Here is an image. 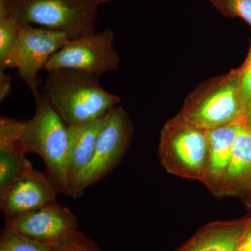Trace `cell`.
Returning <instances> with one entry per match:
<instances>
[{"mask_svg": "<svg viewBox=\"0 0 251 251\" xmlns=\"http://www.w3.org/2000/svg\"><path fill=\"white\" fill-rule=\"evenodd\" d=\"M99 75L69 69L48 72L42 94L67 126L108 115L121 99L104 90Z\"/></svg>", "mask_w": 251, "mask_h": 251, "instance_id": "1", "label": "cell"}, {"mask_svg": "<svg viewBox=\"0 0 251 251\" xmlns=\"http://www.w3.org/2000/svg\"><path fill=\"white\" fill-rule=\"evenodd\" d=\"M35 113L25 122L21 146L25 153H35L44 160L46 175L58 193L70 196L68 179V126L44 94L36 93Z\"/></svg>", "mask_w": 251, "mask_h": 251, "instance_id": "2", "label": "cell"}, {"mask_svg": "<svg viewBox=\"0 0 251 251\" xmlns=\"http://www.w3.org/2000/svg\"><path fill=\"white\" fill-rule=\"evenodd\" d=\"M97 0H0L19 23L62 31L75 39L95 33Z\"/></svg>", "mask_w": 251, "mask_h": 251, "instance_id": "3", "label": "cell"}, {"mask_svg": "<svg viewBox=\"0 0 251 251\" xmlns=\"http://www.w3.org/2000/svg\"><path fill=\"white\" fill-rule=\"evenodd\" d=\"M244 112L237 69L201 84L188 96L179 114L193 125L209 130L238 121Z\"/></svg>", "mask_w": 251, "mask_h": 251, "instance_id": "4", "label": "cell"}, {"mask_svg": "<svg viewBox=\"0 0 251 251\" xmlns=\"http://www.w3.org/2000/svg\"><path fill=\"white\" fill-rule=\"evenodd\" d=\"M207 130L178 114L162 128L158 156L170 174L203 183L207 166Z\"/></svg>", "mask_w": 251, "mask_h": 251, "instance_id": "5", "label": "cell"}, {"mask_svg": "<svg viewBox=\"0 0 251 251\" xmlns=\"http://www.w3.org/2000/svg\"><path fill=\"white\" fill-rule=\"evenodd\" d=\"M19 23V22H18ZM71 40L66 33L19 23L17 42L5 62L4 69H17L19 78L35 95L41 84L39 71L52 54Z\"/></svg>", "mask_w": 251, "mask_h": 251, "instance_id": "6", "label": "cell"}, {"mask_svg": "<svg viewBox=\"0 0 251 251\" xmlns=\"http://www.w3.org/2000/svg\"><path fill=\"white\" fill-rule=\"evenodd\" d=\"M133 133L130 117L118 105L109 114L96 143L92 161L77 181L74 198L82 196L86 188L103 179L116 168L129 147Z\"/></svg>", "mask_w": 251, "mask_h": 251, "instance_id": "7", "label": "cell"}, {"mask_svg": "<svg viewBox=\"0 0 251 251\" xmlns=\"http://www.w3.org/2000/svg\"><path fill=\"white\" fill-rule=\"evenodd\" d=\"M114 44L115 34L110 29L71 39L51 56L44 69H74L100 76L118 68L120 57Z\"/></svg>", "mask_w": 251, "mask_h": 251, "instance_id": "8", "label": "cell"}, {"mask_svg": "<svg viewBox=\"0 0 251 251\" xmlns=\"http://www.w3.org/2000/svg\"><path fill=\"white\" fill-rule=\"evenodd\" d=\"M5 227L39 242L54 245L77 228L76 216L67 206L49 203L34 210L6 219Z\"/></svg>", "mask_w": 251, "mask_h": 251, "instance_id": "9", "label": "cell"}, {"mask_svg": "<svg viewBox=\"0 0 251 251\" xmlns=\"http://www.w3.org/2000/svg\"><path fill=\"white\" fill-rule=\"evenodd\" d=\"M57 194L46 173L31 166L0 196V209L6 219L14 217L57 202Z\"/></svg>", "mask_w": 251, "mask_h": 251, "instance_id": "10", "label": "cell"}, {"mask_svg": "<svg viewBox=\"0 0 251 251\" xmlns=\"http://www.w3.org/2000/svg\"><path fill=\"white\" fill-rule=\"evenodd\" d=\"M109 114L97 120L68 126V179L71 197L74 198L79 177L92 161L96 143L108 121Z\"/></svg>", "mask_w": 251, "mask_h": 251, "instance_id": "11", "label": "cell"}, {"mask_svg": "<svg viewBox=\"0 0 251 251\" xmlns=\"http://www.w3.org/2000/svg\"><path fill=\"white\" fill-rule=\"evenodd\" d=\"M242 119L207 130L209 151L203 184L214 195L219 190L228 170Z\"/></svg>", "mask_w": 251, "mask_h": 251, "instance_id": "12", "label": "cell"}, {"mask_svg": "<svg viewBox=\"0 0 251 251\" xmlns=\"http://www.w3.org/2000/svg\"><path fill=\"white\" fill-rule=\"evenodd\" d=\"M249 221L250 218L209 223L176 251H237Z\"/></svg>", "mask_w": 251, "mask_h": 251, "instance_id": "13", "label": "cell"}, {"mask_svg": "<svg viewBox=\"0 0 251 251\" xmlns=\"http://www.w3.org/2000/svg\"><path fill=\"white\" fill-rule=\"evenodd\" d=\"M251 191V130L243 118L228 170L214 196H237Z\"/></svg>", "mask_w": 251, "mask_h": 251, "instance_id": "14", "label": "cell"}, {"mask_svg": "<svg viewBox=\"0 0 251 251\" xmlns=\"http://www.w3.org/2000/svg\"><path fill=\"white\" fill-rule=\"evenodd\" d=\"M21 141L0 142V196L32 164L25 157Z\"/></svg>", "mask_w": 251, "mask_h": 251, "instance_id": "15", "label": "cell"}, {"mask_svg": "<svg viewBox=\"0 0 251 251\" xmlns=\"http://www.w3.org/2000/svg\"><path fill=\"white\" fill-rule=\"evenodd\" d=\"M54 246L34 240L6 227L0 237V251H53Z\"/></svg>", "mask_w": 251, "mask_h": 251, "instance_id": "16", "label": "cell"}, {"mask_svg": "<svg viewBox=\"0 0 251 251\" xmlns=\"http://www.w3.org/2000/svg\"><path fill=\"white\" fill-rule=\"evenodd\" d=\"M19 23L8 12L0 14V70L14 49L18 37Z\"/></svg>", "mask_w": 251, "mask_h": 251, "instance_id": "17", "label": "cell"}, {"mask_svg": "<svg viewBox=\"0 0 251 251\" xmlns=\"http://www.w3.org/2000/svg\"><path fill=\"white\" fill-rule=\"evenodd\" d=\"M212 6L227 17L240 18L251 27V0H209Z\"/></svg>", "mask_w": 251, "mask_h": 251, "instance_id": "18", "label": "cell"}, {"mask_svg": "<svg viewBox=\"0 0 251 251\" xmlns=\"http://www.w3.org/2000/svg\"><path fill=\"white\" fill-rule=\"evenodd\" d=\"M53 251H103L93 241L77 229L56 243Z\"/></svg>", "mask_w": 251, "mask_h": 251, "instance_id": "19", "label": "cell"}, {"mask_svg": "<svg viewBox=\"0 0 251 251\" xmlns=\"http://www.w3.org/2000/svg\"><path fill=\"white\" fill-rule=\"evenodd\" d=\"M240 77L241 96L244 109L251 98V44L247 59L239 68Z\"/></svg>", "mask_w": 251, "mask_h": 251, "instance_id": "20", "label": "cell"}, {"mask_svg": "<svg viewBox=\"0 0 251 251\" xmlns=\"http://www.w3.org/2000/svg\"><path fill=\"white\" fill-rule=\"evenodd\" d=\"M11 93V77L0 70V102L7 98Z\"/></svg>", "mask_w": 251, "mask_h": 251, "instance_id": "21", "label": "cell"}, {"mask_svg": "<svg viewBox=\"0 0 251 251\" xmlns=\"http://www.w3.org/2000/svg\"><path fill=\"white\" fill-rule=\"evenodd\" d=\"M237 251H251V217L237 247Z\"/></svg>", "mask_w": 251, "mask_h": 251, "instance_id": "22", "label": "cell"}, {"mask_svg": "<svg viewBox=\"0 0 251 251\" xmlns=\"http://www.w3.org/2000/svg\"><path fill=\"white\" fill-rule=\"evenodd\" d=\"M243 118H244V123L251 130V98L244 109Z\"/></svg>", "mask_w": 251, "mask_h": 251, "instance_id": "23", "label": "cell"}, {"mask_svg": "<svg viewBox=\"0 0 251 251\" xmlns=\"http://www.w3.org/2000/svg\"><path fill=\"white\" fill-rule=\"evenodd\" d=\"M115 1V0H97V2L99 5L105 4V3L110 2V1Z\"/></svg>", "mask_w": 251, "mask_h": 251, "instance_id": "24", "label": "cell"}]
</instances>
